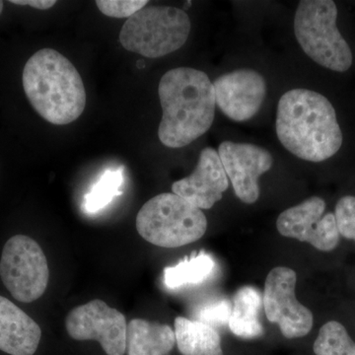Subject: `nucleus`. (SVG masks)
I'll return each mask as SVG.
<instances>
[{
	"label": "nucleus",
	"mask_w": 355,
	"mask_h": 355,
	"mask_svg": "<svg viewBox=\"0 0 355 355\" xmlns=\"http://www.w3.org/2000/svg\"><path fill=\"white\" fill-rule=\"evenodd\" d=\"M275 128L289 153L310 162H323L343 146L335 108L324 96L308 89H293L280 98Z\"/></svg>",
	"instance_id": "nucleus-1"
},
{
	"label": "nucleus",
	"mask_w": 355,
	"mask_h": 355,
	"mask_svg": "<svg viewBox=\"0 0 355 355\" xmlns=\"http://www.w3.org/2000/svg\"><path fill=\"white\" fill-rule=\"evenodd\" d=\"M158 94L163 110L158 137L163 146H189L211 128L216 94L205 72L191 67L169 70L159 83Z\"/></svg>",
	"instance_id": "nucleus-2"
},
{
	"label": "nucleus",
	"mask_w": 355,
	"mask_h": 355,
	"mask_svg": "<svg viewBox=\"0 0 355 355\" xmlns=\"http://www.w3.org/2000/svg\"><path fill=\"white\" fill-rule=\"evenodd\" d=\"M23 88L33 108L49 123L69 125L83 114L86 91L76 67L53 49L35 53L26 62Z\"/></svg>",
	"instance_id": "nucleus-3"
},
{
	"label": "nucleus",
	"mask_w": 355,
	"mask_h": 355,
	"mask_svg": "<svg viewBox=\"0 0 355 355\" xmlns=\"http://www.w3.org/2000/svg\"><path fill=\"white\" fill-rule=\"evenodd\" d=\"M137 229L150 244L173 249L200 240L207 231V219L188 200L165 193L144 203L137 214Z\"/></svg>",
	"instance_id": "nucleus-4"
},
{
	"label": "nucleus",
	"mask_w": 355,
	"mask_h": 355,
	"mask_svg": "<svg viewBox=\"0 0 355 355\" xmlns=\"http://www.w3.org/2000/svg\"><path fill=\"white\" fill-rule=\"evenodd\" d=\"M338 8L331 0H303L294 17V33L306 55L324 69L345 72L352 50L336 26Z\"/></svg>",
	"instance_id": "nucleus-5"
},
{
	"label": "nucleus",
	"mask_w": 355,
	"mask_h": 355,
	"mask_svg": "<svg viewBox=\"0 0 355 355\" xmlns=\"http://www.w3.org/2000/svg\"><path fill=\"white\" fill-rule=\"evenodd\" d=\"M191 20L182 9L150 6L128 18L121 28L120 42L128 51L158 58L174 53L190 36Z\"/></svg>",
	"instance_id": "nucleus-6"
},
{
	"label": "nucleus",
	"mask_w": 355,
	"mask_h": 355,
	"mask_svg": "<svg viewBox=\"0 0 355 355\" xmlns=\"http://www.w3.org/2000/svg\"><path fill=\"white\" fill-rule=\"evenodd\" d=\"M0 277L16 300L32 303L44 295L50 279L48 261L41 246L26 235H15L4 245Z\"/></svg>",
	"instance_id": "nucleus-7"
},
{
	"label": "nucleus",
	"mask_w": 355,
	"mask_h": 355,
	"mask_svg": "<svg viewBox=\"0 0 355 355\" xmlns=\"http://www.w3.org/2000/svg\"><path fill=\"white\" fill-rule=\"evenodd\" d=\"M296 272L286 266L272 268L266 277L263 305L266 318L279 326L286 338H303L314 323L312 312L296 299Z\"/></svg>",
	"instance_id": "nucleus-8"
},
{
	"label": "nucleus",
	"mask_w": 355,
	"mask_h": 355,
	"mask_svg": "<svg viewBox=\"0 0 355 355\" xmlns=\"http://www.w3.org/2000/svg\"><path fill=\"white\" fill-rule=\"evenodd\" d=\"M65 328L73 340H97L107 355H123L127 352L125 315L100 299L70 311L65 319Z\"/></svg>",
	"instance_id": "nucleus-9"
},
{
	"label": "nucleus",
	"mask_w": 355,
	"mask_h": 355,
	"mask_svg": "<svg viewBox=\"0 0 355 355\" xmlns=\"http://www.w3.org/2000/svg\"><path fill=\"white\" fill-rule=\"evenodd\" d=\"M323 198L312 197L296 207L284 210L277 220V228L284 237L307 242L322 252L335 250L340 232L334 214H324Z\"/></svg>",
	"instance_id": "nucleus-10"
},
{
	"label": "nucleus",
	"mask_w": 355,
	"mask_h": 355,
	"mask_svg": "<svg viewBox=\"0 0 355 355\" xmlns=\"http://www.w3.org/2000/svg\"><path fill=\"white\" fill-rule=\"evenodd\" d=\"M218 154L237 198L248 205L256 202L260 197L259 178L272 167V154L254 144L232 141L222 142Z\"/></svg>",
	"instance_id": "nucleus-11"
},
{
	"label": "nucleus",
	"mask_w": 355,
	"mask_h": 355,
	"mask_svg": "<svg viewBox=\"0 0 355 355\" xmlns=\"http://www.w3.org/2000/svg\"><path fill=\"white\" fill-rule=\"evenodd\" d=\"M216 104L230 120L246 121L259 113L266 96V83L256 70L242 69L217 77Z\"/></svg>",
	"instance_id": "nucleus-12"
},
{
	"label": "nucleus",
	"mask_w": 355,
	"mask_h": 355,
	"mask_svg": "<svg viewBox=\"0 0 355 355\" xmlns=\"http://www.w3.org/2000/svg\"><path fill=\"white\" fill-rule=\"evenodd\" d=\"M228 186V177L218 153L207 147L200 154L195 171L175 182L172 191L198 209H209L221 200Z\"/></svg>",
	"instance_id": "nucleus-13"
},
{
	"label": "nucleus",
	"mask_w": 355,
	"mask_h": 355,
	"mask_svg": "<svg viewBox=\"0 0 355 355\" xmlns=\"http://www.w3.org/2000/svg\"><path fill=\"white\" fill-rule=\"evenodd\" d=\"M41 328L9 299L0 296V350L10 355H34Z\"/></svg>",
	"instance_id": "nucleus-14"
},
{
	"label": "nucleus",
	"mask_w": 355,
	"mask_h": 355,
	"mask_svg": "<svg viewBox=\"0 0 355 355\" xmlns=\"http://www.w3.org/2000/svg\"><path fill=\"white\" fill-rule=\"evenodd\" d=\"M176 343L168 324L133 319L128 324V355H169Z\"/></svg>",
	"instance_id": "nucleus-15"
},
{
	"label": "nucleus",
	"mask_w": 355,
	"mask_h": 355,
	"mask_svg": "<svg viewBox=\"0 0 355 355\" xmlns=\"http://www.w3.org/2000/svg\"><path fill=\"white\" fill-rule=\"evenodd\" d=\"M174 328L178 349L182 355H223L220 336L214 327L177 317Z\"/></svg>",
	"instance_id": "nucleus-16"
},
{
	"label": "nucleus",
	"mask_w": 355,
	"mask_h": 355,
	"mask_svg": "<svg viewBox=\"0 0 355 355\" xmlns=\"http://www.w3.org/2000/svg\"><path fill=\"white\" fill-rule=\"evenodd\" d=\"M232 305L228 324L230 331L235 336L247 340L263 336V324L259 320V313L263 306L260 291L253 286L241 287L236 292Z\"/></svg>",
	"instance_id": "nucleus-17"
},
{
	"label": "nucleus",
	"mask_w": 355,
	"mask_h": 355,
	"mask_svg": "<svg viewBox=\"0 0 355 355\" xmlns=\"http://www.w3.org/2000/svg\"><path fill=\"white\" fill-rule=\"evenodd\" d=\"M216 261L205 252L193 254L179 263L164 270V284L170 289L205 282L214 272Z\"/></svg>",
	"instance_id": "nucleus-18"
},
{
	"label": "nucleus",
	"mask_w": 355,
	"mask_h": 355,
	"mask_svg": "<svg viewBox=\"0 0 355 355\" xmlns=\"http://www.w3.org/2000/svg\"><path fill=\"white\" fill-rule=\"evenodd\" d=\"M123 184V168L106 170L84 198V210L93 214L105 209L114 197L121 195Z\"/></svg>",
	"instance_id": "nucleus-19"
},
{
	"label": "nucleus",
	"mask_w": 355,
	"mask_h": 355,
	"mask_svg": "<svg viewBox=\"0 0 355 355\" xmlns=\"http://www.w3.org/2000/svg\"><path fill=\"white\" fill-rule=\"evenodd\" d=\"M313 349L316 355H355V343L342 324L330 321L320 329Z\"/></svg>",
	"instance_id": "nucleus-20"
},
{
	"label": "nucleus",
	"mask_w": 355,
	"mask_h": 355,
	"mask_svg": "<svg viewBox=\"0 0 355 355\" xmlns=\"http://www.w3.org/2000/svg\"><path fill=\"white\" fill-rule=\"evenodd\" d=\"M232 307V303L227 298L214 299L198 306L193 316L196 321L209 324L214 328L225 326L230 321Z\"/></svg>",
	"instance_id": "nucleus-21"
},
{
	"label": "nucleus",
	"mask_w": 355,
	"mask_h": 355,
	"mask_svg": "<svg viewBox=\"0 0 355 355\" xmlns=\"http://www.w3.org/2000/svg\"><path fill=\"white\" fill-rule=\"evenodd\" d=\"M335 216L338 232L343 237L355 241V197L345 196L336 205Z\"/></svg>",
	"instance_id": "nucleus-22"
},
{
	"label": "nucleus",
	"mask_w": 355,
	"mask_h": 355,
	"mask_svg": "<svg viewBox=\"0 0 355 355\" xmlns=\"http://www.w3.org/2000/svg\"><path fill=\"white\" fill-rule=\"evenodd\" d=\"M104 15L114 18H130L148 4L147 0H97L95 2Z\"/></svg>",
	"instance_id": "nucleus-23"
},
{
	"label": "nucleus",
	"mask_w": 355,
	"mask_h": 355,
	"mask_svg": "<svg viewBox=\"0 0 355 355\" xmlns=\"http://www.w3.org/2000/svg\"><path fill=\"white\" fill-rule=\"evenodd\" d=\"M10 3L16 6H29L40 10H46L55 6V0H11Z\"/></svg>",
	"instance_id": "nucleus-24"
},
{
	"label": "nucleus",
	"mask_w": 355,
	"mask_h": 355,
	"mask_svg": "<svg viewBox=\"0 0 355 355\" xmlns=\"http://www.w3.org/2000/svg\"><path fill=\"white\" fill-rule=\"evenodd\" d=\"M2 10H3V1H0V15H1Z\"/></svg>",
	"instance_id": "nucleus-25"
}]
</instances>
